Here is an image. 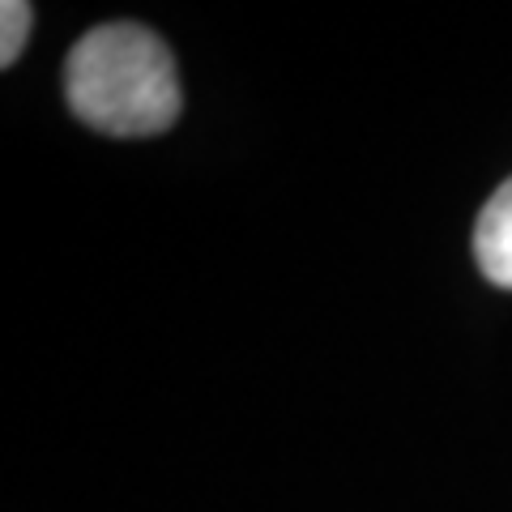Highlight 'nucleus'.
<instances>
[{"label":"nucleus","mask_w":512,"mask_h":512,"mask_svg":"<svg viewBox=\"0 0 512 512\" xmlns=\"http://www.w3.org/2000/svg\"><path fill=\"white\" fill-rule=\"evenodd\" d=\"M73 116L111 137H154L180 120L184 94L167 43L137 22H107L73 43L64 60Z\"/></svg>","instance_id":"f257e3e1"},{"label":"nucleus","mask_w":512,"mask_h":512,"mask_svg":"<svg viewBox=\"0 0 512 512\" xmlns=\"http://www.w3.org/2000/svg\"><path fill=\"white\" fill-rule=\"evenodd\" d=\"M474 261L487 282L512 291V180L491 192L474 222Z\"/></svg>","instance_id":"f03ea898"},{"label":"nucleus","mask_w":512,"mask_h":512,"mask_svg":"<svg viewBox=\"0 0 512 512\" xmlns=\"http://www.w3.org/2000/svg\"><path fill=\"white\" fill-rule=\"evenodd\" d=\"M30 26H35V9L26 0H5L0 5V64H18L22 47L30 39Z\"/></svg>","instance_id":"7ed1b4c3"}]
</instances>
